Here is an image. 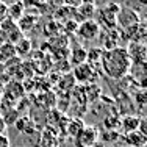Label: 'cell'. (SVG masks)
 <instances>
[{
  "instance_id": "obj_5",
  "label": "cell",
  "mask_w": 147,
  "mask_h": 147,
  "mask_svg": "<svg viewBox=\"0 0 147 147\" xmlns=\"http://www.w3.org/2000/svg\"><path fill=\"white\" fill-rule=\"evenodd\" d=\"M36 22H38V16L27 13V14H22V17L16 22V25H17V28L20 30V33L24 34V33H27V31L33 30L34 25H36Z\"/></svg>"
},
{
  "instance_id": "obj_19",
  "label": "cell",
  "mask_w": 147,
  "mask_h": 147,
  "mask_svg": "<svg viewBox=\"0 0 147 147\" xmlns=\"http://www.w3.org/2000/svg\"><path fill=\"white\" fill-rule=\"evenodd\" d=\"M5 130H6V124L3 121V116L0 114V135H5Z\"/></svg>"
},
{
  "instance_id": "obj_17",
  "label": "cell",
  "mask_w": 147,
  "mask_h": 147,
  "mask_svg": "<svg viewBox=\"0 0 147 147\" xmlns=\"http://www.w3.org/2000/svg\"><path fill=\"white\" fill-rule=\"evenodd\" d=\"M0 147H11V141L6 135H0Z\"/></svg>"
},
{
  "instance_id": "obj_11",
  "label": "cell",
  "mask_w": 147,
  "mask_h": 147,
  "mask_svg": "<svg viewBox=\"0 0 147 147\" xmlns=\"http://www.w3.org/2000/svg\"><path fill=\"white\" fill-rule=\"evenodd\" d=\"M86 49L83 47H75L72 50V55H71V61L72 64L78 66V64H83V63H86Z\"/></svg>"
},
{
  "instance_id": "obj_3",
  "label": "cell",
  "mask_w": 147,
  "mask_h": 147,
  "mask_svg": "<svg viewBox=\"0 0 147 147\" xmlns=\"http://www.w3.org/2000/svg\"><path fill=\"white\" fill-rule=\"evenodd\" d=\"M74 80L80 83H88L92 80V77H96V72H94V66L88 64V63H83V64L75 66L74 69Z\"/></svg>"
},
{
  "instance_id": "obj_2",
  "label": "cell",
  "mask_w": 147,
  "mask_h": 147,
  "mask_svg": "<svg viewBox=\"0 0 147 147\" xmlns=\"http://www.w3.org/2000/svg\"><path fill=\"white\" fill-rule=\"evenodd\" d=\"M82 41H94L100 34V25L94 19L91 20H83L78 24V28L75 31Z\"/></svg>"
},
{
  "instance_id": "obj_7",
  "label": "cell",
  "mask_w": 147,
  "mask_h": 147,
  "mask_svg": "<svg viewBox=\"0 0 147 147\" xmlns=\"http://www.w3.org/2000/svg\"><path fill=\"white\" fill-rule=\"evenodd\" d=\"M125 141H127V144L130 147H144L147 139H146V135H142L139 130H135V131L127 133Z\"/></svg>"
},
{
  "instance_id": "obj_14",
  "label": "cell",
  "mask_w": 147,
  "mask_h": 147,
  "mask_svg": "<svg viewBox=\"0 0 147 147\" xmlns=\"http://www.w3.org/2000/svg\"><path fill=\"white\" fill-rule=\"evenodd\" d=\"M5 19H8V3L0 0V22H3Z\"/></svg>"
},
{
  "instance_id": "obj_21",
  "label": "cell",
  "mask_w": 147,
  "mask_h": 147,
  "mask_svg": "<svg viewBox=\"0 0 147 147\" xmlns=\"http://www.w3.org/2000/svg\"><path fill=\"white\" fill-rule=\"evenodd\" d=\"M55 147H58V146H55Z\"/></svg>"
},
{
  "instance_id": "obj_13",
  "label": "cell",
  "mask_w": 147,
  "mask_h": 147,
  "mask_svg": "<svg viewBox=\"0 0 147 147\" xmlns=\"http://www.w3.org/2000/svg\"><path fill=\"white\" fill-rule=\"evenodd\" d=\"M14 50H16V55H27L28 52H31V44H30V39H27V38H22L20 41H17L14 44Z\"/></svg>"
},
{
  "instance_id": "obj_20",
  "label": "cell",
  "mask_w": 147,
  "mask_h": 147,
  "mask_svg": "<svg viewBox=\"0 0 147 147\" xmlns=\"http://www.w3.org/2000/svg\"><path fill=\"white\" fill-rule=\"evenodd\" d=\"M33 3H36V5H42V3H45V0H31Z\"/></svg>"
},
{
  "instance_id": "obj_8",
  "label": "cell",
  "mask_w": 147,
  "mask_h": 147,
  "mask_svg": "<svg viewBox=\"0 0 147 147\" xmlns=\"http://www.w3.org/2000/svg\"><path fill=\"white\" fill-rule=\"evenodd\" d=\"M14 57H17L14 50V44L0 42V64H5V63H8Z\"/></svg>"
},
{
  "instance_id": "obj_12",
  "label": "cell",
  "mask_w": 147,
  "mask_h": 147,
  "mask_svg": "<svg viewBox=\"0 0 147 147\" xmlns=\"http://www.w3.org/2000/svg\"><path fill=\"white\" fill-rule=\"evenodd\" d=\"M139 122H141V119H138L136 116H125L124 119H122V125H124V128H125L127 133L138 130Z\"/></svg>"
},
{
  "instance_id": "obj_16",
  "label": "cell",
  "mask_w": 147,
  "mask_h": 147,
  "mask_svg": "<svg viewBox=\"0 0 147 147\" xmlns=\"http://www.w3.org/2000/svg\"><path fill=\"white\" fill-rule=\"evenodd\" d=\"M63 5L69 6V8H74V9H77L80 5H82V0H63Z\"/></svg>"
},
{
  "instance_id": "obj_10",
  "label": "cell",
  "mask_w": 147,
  "mask_h": 147,
  "mask_svg": "<svg viewBox=\"0 0 147 147\" xmlns=\"http://www.w3.org/2000/svg\"><path fill=\"white\" fill-rule=\"evenodd\" d=\"M100 24H105L107 28H113V27L116 25V14H114L113 11H110L108 8L100 9Z\"/></svg>"
},
{
  "instance_id": "obj_6",
  "label": "cell",
  "mask_w": 147,
  "mask_h": 147,
  "mask_svg": "<svg viewBox=\"0 0 147 147\" xmlns=\"http://www.w3.org/2000/svg\"><path fill=\"white\" fill-rule=\"evenodd\" d=\"M75 14L78 17V20H91L96 14V5H89V3H82L78 8L75 9Z\"/></svg>"
},
{
  "instance_id": "obj_4",
  "label": "cell",
  "mask_w": 147,
  "mask_h": 147,
  "mask_svg": "<svg viewBox=\"0 0 147 147\" xmlns=\"http://www.w3.org/2000/svg\"><path fill=\"white\" fill-rule=\"evenodd\" d=\"M94 141H96V133L92 128H82L75 139L77 147H89L94 144Z\"/></svg>"
},
{
  "instance_id": "obj_15",
  "label": "cell",
  "mask_w": 147,
  "mask_h": 147,
  "mask_svg": "<svg viewBox=\"0 0 147 147\" xmlns=\"http://www.w3.org/2000/svg\"><path fill=\"white\" fill-rule=\"evenodd\" d=\"M64 25H66L64 30L67 31V33H71V31H72V33H75L77 28H78V22H75V20H74V22H72V20H66Z\"/></svg>"
},
{
  "instance_id": "obj_18",
  "label": "cell",
  "mask_w": 147,
  "mask_h": 147,
  "mask_svg": "<svg viewBox=\"0 0 147 147\" xmlns=\"http://www.w3.org/2000/svg\"><path fill=\"white\" fill-rule=\"evenodd\" d=\"M45 3H50L53 8H58V6H63V0H45Z\"/></svg>"
},
{
  "instance_id": "obj_9",
  "label": "cell",
  "mask_w": 147,
  "mask_h": 147,
  "mask_svg": "<svg viewBox=\"0 0 147 147\" xmlns=\"http://www.w3.org/2000/svg\"><path fill=\"white\" fill-rule=\"evenodd\" d=\"M24 11H25V5L22 2H13L8 5V17L14 22H17L22 17Z\"/></svg>"
},
{
  "instance_id": "obj_1",
  "label": "cell",
  "mask_w": 147,
  "mask_h": 147,
  "mask_svg": "<svg viewBox=\"0 0 147 147\" xmlns=\"http://www.w3.org/2000/svg\"><path fill=\"white\" fill-rule=\"evenodd\" d=\"M131 58L125 49L116 47L113 50H107L102 55V66L105 72L113 78H119V77L125 75L130 69Z\"/></svg>"
}]
</instances>
